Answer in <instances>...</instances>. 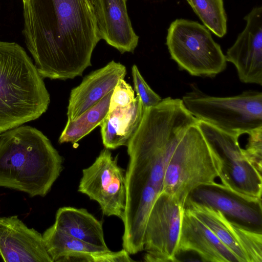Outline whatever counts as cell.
<instances>
[{
  "mask_svg": "<svg viewBox=\"0 0 262 262\" xmlns=\"http://www.w3.org/2000/svg\"><path fill=\"white\" fill-rule=\"evenodd\" d=\"M187 199L219 210L230 220L262 231L261 199L244 196L214 181L197 187Z\"/></svg>",
  "mask_w": 262,
  "mask_h": 262,
  "instance_id": "10",
  "label": "cell"
},
{
  "mask_svg": "<svg viewBox=\"0 0 262 262\" xmlns=\"http://www.w3.org/2000/svg\"><path fill=\"white\" fill-rule=\"evenodd\" d=\"M196 253L204 261L238 262L212 231L184 207L178 252Z\"/></svg>",
  "mask_w": 262,
  "mask_h": 262,
  "instance_id": "16",
  "label": "cell"
},
{
  "mask_svg": "<svg viewBox=\"0 0 262 262\" xmlns=\"http://www.w3.org/2000/svg\"><path fill=\"white\" fill-rule=\"evenodd\" d=\"M57 229L87 243L108 248L105 243L102 222L84 208H59L53 225Z\"/></svg>",
  "mask_w": 262,
  "mask_h": 262,
  "instance_id": "18",
  "label": "cell"
},
{
  "mask_svg": "<svg viewBox=\"0 0 262 262\" xmlns=\"http://www.w3.org/2000/svg\"><path fill=\"white\" fill-rule=\"evenodd\" d=\"M127 0H94L96 24L101 39L121 53L134 52L139 36L127 13Z\"/></svg>",
  "mask_w": 262,
  "mask_h": 262,
  "instance_id": "14",
  "label": "cell"
},
{
  "mask_svg": "<svg viewBox=\"0 0 262 262\" xmlns=\"http://www.w3.org/2000/svg\"><path fill=\"white\" fill-rule=\"evenodd\" d=\"M112 91L73 120H68L58 140L59 143L76 144L82 138L100 126L107 115Z\"/></svg>",
  "mask_w": 262,
  "mask_h": 262,
  "instance_id": "20",
  "label": "cell"
},
{
  "mask_svg": "<svg viewBox=\"0 0 262 262\" xmlns=\"http://www.w3.org/2000/svg\"><path fill=\"white\" fill-rule=\"evenodd\" d=\"M132 74L135 91L144 108L159 104L162 99L148 85L135 64L132 68Z\"/></svg>",
  "mask_w": 262,
  "mask_h": 262,
  "instance_id": "23",
  "label": "cell"
},
{
  "mask_svg": "<svg viewBox=\"0 0 262 262\" xmlns=\"http://www.w3.org/2000/svg\"><path fill=\"white\" fill-rule=\"evenodd\" d=\"M0 256L5 262H53L42 234L17 215L0 216Z\"/></svg>",
  "mask_w": 262,
  "mask_h": 262,
  "instance_id": "13",
  "label": "cell"
},
{
  "mask_svg": "<svg viewBox=\"0 0 262 262\" xmlns=\"http://www.w3.org/2000/svg\"><path fill=\"white\" fill-rule=\"evenodd\" d=\"M84 262H131L135 261L125 249L117 252L111 250L88 253L81 259Z\"/></svg>",
  "mask_w": 262,
  "mask_h": 262,
  "instance_id": "25",
  "label": "cell"
},
{
  "mask_svg": "<svg viewBox=\"0 0 262 262\" xmlns=\"http://www.w3.org/2000/svg\"><path fill=\"white\" fill-rule=\"evenodd\" d=\"M144 110L139 97L136 96L129 105L108 111L100 125L105 148L114 149L126 146L138 128Z\"/></svg>",
  "mask_w": 262,
  "mask_h": 262,
  "instance_id": "17",
  "label": "cell"
},
{
  "mask_svg": "<svg viewBox=\"0 0 262 262\" xmlns=\"http://www.w3.org/2000/svg\"><path fill=\"white\" fill-rule=\"evenodd\" d=\"M204 26L219 37L227 33L223 0H186Z\"/></svg>",
  "mask_w": 262,
  "mask_h": 262,
  "instance_id": "21",
  "label": "cell"
},
{
  "mask_svg": "<svg viewBox=\"0 0 262 262\" xmlns=\"http://www.w3.org/2000/svg\"><path fill=\"white\" fill-rule=\"evenodd\" d=\"M184 206L169 195L157 196L147 222L144 259L148 262L177 261L178 249Z\"/></svg>",
  "mask_w": 262,
  "mask_h": 262,
  "instance_id": "9",
  "label": "cell"
},
{
  "mask_svg": "<svg viewBox=\"0 0 262 262\" xmlns=\"http://www.w3.org/2000/svg\"><path fill=\"white\" fill-rule=\"evenodd\" d=\"M23 34L43 78L67 80L91 66L101 39L94 0H21Z\"/></svg>",
  "mask_w": 262,
  "mask_h": 262,
  "instance_id": "1",
  "label": "cell"
},
{
  "mask_svg": "<svg viewBox=\"0 0 262 262\" xmlns=\"http://www.w3.org/2000/svg\"><path fill=\"white\" fill-rule=\"evenodd\" d=\"M42 235L47 251L53 262L67 261L69 258L80 254L110 250L80 240L53 225L46 229Z\"/></svg>",
  "mask_w": 262,
  "mask_h": 262,
  "instance_id": "19",
  "label": "cell"
},
{
  "mask_svg": "<svg viewBox=\"0 0 262 262\" xmlns=\"http://www.w3.org/2000/svg\"><path fill=\"white\" fill-rule=\"evenodd\" d=\"M135 98V92L132 86L124 79H120L112 91L108 111L126 106L131 104Z\"/></svg>",
  "mask_w": 262,
  "mask_h": 262,
  "instance_id": "24",
  "label": "cell"
},
{
  "mask_svg": "<svg viewBox=\"0 0 262 262\" xmlns=\"http://www.w3.org/2000/svg\"><path fill=\"white\" fill-rule=\"evenodd\" d=\"M166 43L171 59L192 76L214 77L226 68L221 46L198 22L176 19L168 29Z\"/></svg>",
  "mask_w": 262,
  "mask_h": 262,
  "instance_id": "6",
  "label": "cell"
},
{
  "mask_svg": "<svg viewBox=\"0 0 262 262\" xmlns=\"http://www.w3.org/2000/svg\"><path fill=\"white\" fill-rule=\"evenodd\" d=\"M184 207L212 231L238 262H248L246 254L254 252L259 247L261 234L258 231L229 220L219 210L188 199Z\"/></svg>",
  "mask_w": 262,
  "mask_h": 262,
  "instance_id": "12",
  "label": "cell"
},
{
  "mask_svg": "<svg viewBox=\"0 0 262 262\" xmlns=\"http://www.w3.org/2000/svg\"><path fill=\"white\" fill-rule=\"evenodd\" d=\"M248 142L243 152L248 162L260 173L262 172V127L248 134Z\"/></svg>",
  "mask_w": 262,
  "mask_h": 262,
  "instance_id": "22",
  "label": "cell"
},
{
  "mask_svg": "<svg viewBox=\"0 0 262 262\" xmlns=\"http://www.w3.org/2000/svg\"><path fill=\"white\" fill-rule=\"evenodd\" d=\"M197 122L179 138L167 162L163 180L162 192L183 206L193 190L220 178L222 168L219 155L207 141Z\"/></svg>",
  "mask_w": 262,
  "mask_h": 262,
  "instance_id": "4",
  "label": "cell"
},
{
  "mask_svg": "<svg viewBox=\"0 0 262 262\" xmlns=\"http://www.w3.org/2000/svg\"><path fill=\"white\" fill-rule=\"evenodd\" d=\"M197 124L221 159V184L244 196L261 199V173L246 159L239 144V137L202 121L198 120Z\"/></svg>",
  "mask_w": 262,
  "mask_h": 262,
  "instance_id": "7",
  "label": "cell"
},
{
  "mask_svg": "<svg viewBox=\"0 0 262 262\" xmlns=\"http://www.w3.org/2000/svg\"><path fill=\"white\" fill-rule=\"evenodd\" d=\"M244 19L246 27L228 49L226 59L235 66L241 82L261 85V7L253 8Z\"/></svg>",
  "mask_w": 262,
  "mask_h": 262,
  "instance_id": "11",
  "label": "cell"
},
{
  "mask_svg": "<svg viewBox=\"0 0 262 262\" xmlns=\"http://www.w3.org/2000/svg\"><path fill=\"white\" fill-rule=\"evenodd\" d=\"M182 99L198 120L239 137L262 127V93L249 90L233 96L207 95L194 84Z\"/></svg>",
  "mask_w": 262,
  "mask_h": 262,
  "instance_id": "5",
  "label": "cell"
},
{
  "mask_svg": "<svg viewBox=\"0 0 262 262\" xmlns=\"http://www.w3.org/2000/svg\"><path fill=\"white\" fill-rule=\"evenodd\" d=\"M23 47L0 40V133L39 118L50 94Z\"/></svg>",
  "mask_w": 262,
  "mask_h": 262,
  "instance_id": "3",
  "label": "cell"
},
{
  "mask_svg": "<svg viewBox=\"0 0 262 262\" xmlns=\"http://www.w3.org/2000/svg\"><path fill=\"white\" fill-rule=\"evenodd\" d=\"M108 149L101 151L94 162L82 170L78 191L96 201L103 214L122 220L125 207L124 170Z\"/></svg>",
  "mask_w": 262,
  "mask_h": 262,
  "instance_id": "8",
  "label": "cell"
},
{
  "mask_svg": "<svg viewBox=\"0 0 262 262\" xmlns=\"http://www.w3.org/2000/svg\"><path fill=\"white\" fill-rule=\"evenodd\" d=\"M126 67L114 60L86 75L71 90L68 106V120H73L113 90L119 80L124 79Z\"/></svg>",
  "mask_w": 262,
  "mask_h": 262,
  "instance_id": "15",
  "label": "cell"
},
{
  "mask_svg": "<svg viewBox=\"0 0 262 262\" xmlns=\"http://www.w3.org/2000/svg\"><path fill=\"white\" fill-rule=\"evenodd\" d=\"M62 162L50 140L34 127L22 125L0 134V187L45 196Z\"/></svg>",
  "mask_w": 262,
  "mask_h": 262,
  "instance_id": "2",
  "label": "cell"
}]
</instances>
